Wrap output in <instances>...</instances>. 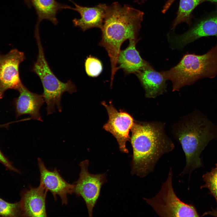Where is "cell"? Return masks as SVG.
<instances>
[{
    "mask_svg": "<svg viewBox=\"0 0 217 217\" xmlns=\"http://www.w3.org/2000/svg\"><path fill=\"white\" fill-rule=\"evenodd\" d=\"M17 91L19 96L13 101L16 118L27 114L31 119L42 121L39 110L45 102L43 95L31 92L23 84Z\"/></svg>",
    "mask_w": 217,
    "mask_h": 217,
    "instance_id": "cell-13",
    "label": "cell"
},
{
    "mask_svg": "<svg viewBox=\"0 0 217 217\" xmlns=\"http://www.w3.org/2000/svg\"><path fill=\"white\" fill-rule=\"evenodd\" d=\"M85 68L87 75L91 77H98L103 70L102 64L101 61L91 55L87 57L85 60Z\"/></svg>",
    "mask_w": 217,
    "mask_h": 217,
    "instance_id": "cell-20",
    "label": "cell"
},
{
    "mask_svg": "<svg viewBox=\"0 0 217 217\" xmlns=\"http://www.w3.org/2000/svg\"><path fill=\"white\" fill-rule=\"evenodd\" d=\"M135 74L144 89L146 97L155 98L166 91L167 80L162 71H157L152 67L144 69Z\"/></svg>",
    "mask_w": 217,
    "mask_h": 217,
    "instance_id": "cell-16",
    "label": "cell"
},
{
    "mask_svg": "<svg viewBox=\"0 0 217 217\" xmlns=\"http://www.w3.org/2000/svg\"><path fill=\"white\" fill-rule=\"evenodd\" d=\"M0 216L5 217L21 216L19 202L11 203L0 198Z\"/></svg>",
    "mask_w": 217,
    "mask_h": 217,
    "instance_id": "cell-21",
    "label": "cell"
},
{
    "mask_svg": "<svg viewBox=\"0 0 217 217\" xmlns=\"http://www.w3.org/2000/svg\"><path fill=\"white\" fill-rule=\"evenodd\" d=\"M40 174V184L51 192L55 200L58 196L63 205L68 203L67 196L73 193L74 184L67 182L60 175L56 168L50 171L46 167L42 160L37 159Z\"/></svg>",
    "mask_w": 217,
    "mask_h": 217,
    "instance_id": "cell-11",
    "label": "cell"
},
{
    "mask_svg": "<svg viewBox=\"0 0 217 217\" xmlns=\"http://www.w3.org/2000/svg\"><path fill=\"white\" fill-rule=\"evenodd\" d=\"M131 130L133 150L131 173L143 178L154 171L159 159L171 151L174 145L165 131L164 123L135 122Z\"/></svg>",
    "mask_w": 217,
    "mask_h": 217,
    "instance_id": "cell-2",
    "label": "cell"
},
{
    "mask_svg": "<svg viewBox=\"0 0 217 217\" xmlns=\"http://www.w3.org/2000/svg\"><path fill=\"white\" fill-rule=\"evenodd\" d=\"M173 131L185 156V165L180 175H190L202 166L200 154L210 141L217 138V126L200 111H196L177 123Z\"/></svg>",
    "mask_w": 217,
    "mask_h": 217,
    "instance_id": "cell-3",
    "label": "cell"
},
{
    "mask_svg": "<svg viewBox=\"0 0 217 217\" xmlns=\"http://www.w3.org/2000/svg\"><path fill=\"white\" fill-rule=\"evenodd\" d=\"M143 15V12L128 5L115 2L107 6L99 45L109 57L112 80L118 70L117 60L122 44L127 39H139Z\"/></svg>",
    "mask_w": 217,
    "mask_h": 217,
    "instance_id": "cell-1",
    "label": "cell"
},
{
    "mask_svg": "<svg viewBox=\"0 0 217 217\" xmlns=\"http://www.w3.org/2000/svg\"><path fill=\"white\" fill-rule=\"evenodd\" d=\"M172 171L170 168L168 177L158 193L151 198L143 199L160 217H199L192 205L181 200L175 192L172 186Z\"/></svg>",
    "mask_w": 217,
    "mask_h": 217,
    "instance_id": "cell-6",
    "label": "cell"
},
{
    "mask_svg": "<svg viewBox=\"0 0 217 217\" xmlns=\"http://www.w3.org/2000/svg\"><path fill=\"white\" fill-rule=\"evenodd\" d=\"M38 47V52L36 61L34 64L32 71L40 78L43 88L42 94L47 115L55 112L57 108L62 111L61 99L64 93L71 94L76 91L75 85L70 80L64 83L60 80L51 69L45 58L40 36H35Z\"/></svg>",
    "mask_w": 217,
    "mask_h": 217,
    "instance_id": "cell-5",
    "label": "cell"
},
{
    "mask_svg": "<svg viewBox=\"0 0 217 217\" xmlns=\"http://www.w3.org/2000/svg\"><path fill=\"white\" fill-rule=\"evenodd\" d=\"M209 215L214 216H217V208L215 210H213L212 211L206 212L204 213L203 216Z\"/></svg>",
    "mask_w": 217,
    "mask_h": 217,
    "instance_id": "cell-23",
    "label": "cell"
},
{
    "mask_svg": "<svg viewBox=\"0 0 217 217\" xmlns=\"http://www.w3.org/2000/svg\"><path fill=\"white\" fill-rule=\"evenodd\" d=\"M73 3L75 7H71L70 9L77 11L80 15V18L72 20L75 27H79L83 31L95 27L101 29L107 8L106 4L100 3L94 7H87Z\"/></svg>",
    "mask_w": 217,
    "mask_h": 217,
    "instance_id": "cell-14",
    "label": "cell"
},
{
    "mask_svg": "<svg viewBox=\"0 0 217 217\" xmlns=\"http://www.w3.org/2000/svg\"><path fill=\"white\" fill-rule=\"evenodd\" d=\"M140 39L129 40L128 46L121 50L117 60L118 69H122L125 75L136 74L147 68L153 67L150 64L143 59L137 49L136 45Z\"/></svg>",
    "mask_w": 217,
    "mask_h": 217,
    "instance_id": "cell-15",
    "label": "cell"
},
{
    "mask_svg": "<svg viewBox=\"0 0 217 217\" xmlns=\"http://www.w3.org/2000/svg\"><path fill=\"white\" fill-rule=\"evenodd\" d=\"M214 36H217V10L199 20L183 34L170 33L167 37L171 49H181L200 38Z\"/></svg>",
    "mask_w": 217,
    "mask_h": 217,
    "instance_id": "cell-9",
    "label": "cell"
},
{
    "mask_svg": "<svg viewBox=\"0 0 217 217\" xmlns=\"http://www.w3.org/2000/svg\"><path fill=\"white\" fill-rule=\"evenodd\" d=\"M48 191L41 184L31 187L21 193L19 202L21 216L46 217V199Z\"/></svg>",
    "mask_w": 217,
    "mask_h": 217,
    "instance_id": "cell-12",
    "label": "cell"
},
{
    "mask_svg": "<svg viewBox=\"0 0 217 217\" xmlns=\"http://www.w3.org/2000/svg\"><path fill=\"white\" fill-rule=\"evenodd\" d=\"M25 58L24 52L17 49L3 55L0 52V100L9 89L18 90L23 84L19 72L20 64Z\"/></svg>",
    "mask_w": 217,
    "mask_h": 217,
    "instance_id": "cell-8",
    "label": "cell"
},
{
    "mask_svg": "<svg viewBox=\"0 0 217 217\" xmlns=\"http://www.w3.org/2000/svg\"><path fill=\"white\" fill-rule=\"evenodd\" d=\"M201 2V0H180L177 16L171 25V30H174L178 25L182 23H186L190 26L192 12Z\"/></svg>",
    "mask_w": 217,
    "mask_h": 217,
    "instance_id": "cell-18",
    "label": "cell"
},
{
    "mask_svg": "<svg viewBox=\"0 0 217 217\" xmlns=\"http://www.w3.org/2000/svg\"><path fill=\"white\" fill-rule=\"evenodd\" d=\"M80 171L77 181L74 183L73 193L80 196L86 204L89 216H92L93 210L99 195L102 185L106 181L105 173L93 174L88 171L89 161L80 162Z\"/></svg>",
    "mask_w": 217,
    "mask_h": 217,
    "instance_id": "cell-7",
    "label": "cell"
},
{
    "mask_svg": "<svg viewBox=\"0 0 217 217\" xmlns=\"http://www.w3.org/2000/svg\"><path fill=\"white\" fill-rule=\"evenodd\" d=\"M161 71L167 80L172 82L173 91H178L202 78L215 77L217 75V42L205 54L186 53L176 65Z\"/></svg>",
    "mask_w": 217,
    "mask_h": 217,
    "instance_id": "cell-4",
    "label": "cell"
},
{
    "mask_svg": "<svg viewBox=\"0 0 217 217\" xmlns=\"http://www.w3.org/2000/svg\"><path fill=\"white\" fill-rule=\"evenodd\" d=\"M27 5L29 7H31L32 5L30 0H24Z\"/></svg>",
    "mask_w": 217,
    "mask_h": 217,
    "instance_id": "cell-24",
    "label": "cell"
},
{
    "mask_svg": "<svg viewBox=\"0 0 217 217\" xmlns=\"http://www.w3.org/2000/svg\"><path fill=\"white\" fill-rule=\"evenodd\" d=\"M202 177L205 184L200 188H207L210 194L214 197L217 202V164L215 168L210 172L203 175Z\"/></svg>",
    "mask_w": 217,
    "mask_h": 217,
    "instance_id": "cell-19",
    "label": "cell"
},
{
    "mask_svg": "<svg viewBox=\"0 0 217 217\" xmlns=\"http://www.w3.org/2000/svg\"><path fill=\"white\" fill-rule=\"evenodd\" d=\"M11 123L12 122H11L2 124H0V127H5L7 128L9 124ZM0 162L3 164L7 169L14 172H19V171L13 166L11 162H10L7 158L5 156L0 149Z\"/></svg>",
    "mask_w": 217,
    "mask_h": 217,
    "instance_id": "cell-22",
    "label": "cell"
},
{
    "mask_svg": "<svg viewBox=\"0 0 217 217\" xmlns=\"http://www.w3.org/2000/svg\"><path fill=\"white\" fill-rule=\"evenodd\" d=\"M32 5L35 9L38 19L35 32H39L40 22L44 20H47L56 25L58 21L56 14L58 11L63 9H70L71 7L57 2L55 0H30Z\"/></svg>",
    "mask_w": 217,
    "mask_h": 217,
    "instance_id": "cell-17",
    "label": "cell"
},
{
    "mask_svg": "<svg viewBox=\"0 0 217 217\" xmlns=\"http://www.w3.org/2000/svg\"><path fill=\"white\" fill-rule=\"evenodd\" d=\"M68 0L71 2L72 3L73 2L72 0Z\"/></svg>",
    "mask_w": 217,
    "mask_h": 217,
    "instance_id": "cell-26",
    "label": "cell"
},
{
    "mask_svg": "<svg viewBox=\"0 0 217 217\" xmlns=\"http://www.w3.org/2000/svg\"><path fill=\"white\" fill-rule=\"evenodd\" d=\"M102 104L106 109L109 117L108 122L103 126L104 129L116 138L121 151L128 153L126 144L129 140V131L134 123L133 118L125 112L118 111L112 103L108 105L103 102Z\"/></svg>",
    "mask_w": 217,
    "mask_h": 217,
    "instance_id": "cell-10",
    "label": "cell"
},
{
    "mask_svg": "<svg viewBox=\"0 0 217 217\" xmlns=\"http://www.w3.org/2000/svg\"><path fill=\"white\" fill-rule=\"evenodd\" d=\"M202 2L204 1H209L217 4V0H201Z\"/></svg>",
    "mask_w": 217,
    "mask_h": 217,
    "instance_id": "cell-25",
    "label": "cell"
}]
</instances>
